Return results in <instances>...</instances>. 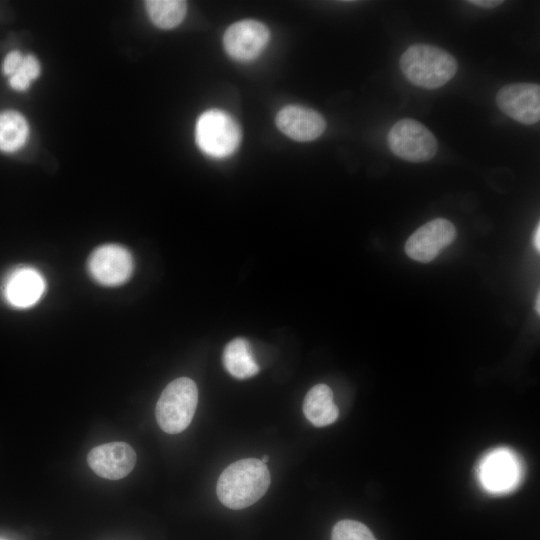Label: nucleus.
<instances>
[{"mask_svg":"<svg viewBox=\"0 0 540 540\" xmlns=\"http://www.w3.org/2000/svg\"><path fill=\"white\" fill-rule=\"evenodd\" d=\"M270 472L265 463L256 458L238 460L220 474L216 493L227 508L240 510L257 502L269 488Z\"/></svg>","mask_w":540,"mask_h":540,"instance_id":"f257e3e1","label":"nucleus"},{"mask_svg":"<svg viewBox=\"0 0 540 540\" xmlns=\"http://www.w3.org/2000/svg\"><path fill=\"white\" fill-rule=\"evenodd\" d=\"M399 65L408 81L425 89L443 86L454 77L458 68L450 53L423 43L408 47L400 57Z\"/></svg>","mask_w":540,"mask_h":540,"instance_id":"f03ea898","label":"nucleus"},{"mask_svg":"<svg viewBox=\"0 0 540 540\" xmlns=\"http://www.w3.org/2000/svg\"><path fill=\"white\" fill-rule=\"evenodd\" d=\"M198 403V389L188 377L171 381L162 391L155 409L159 427L168 434L184 431L191 423Z\"/></svg>","mask_w":540,"mask_h":540,"instance_id":"7ed1b4c3","label":"nucleus"},{"mask_svg":"<svg viewBox=\"0 0 540 540\" xmlns=\"http://www.w3.org/2000/svg\"><path fill=\"white\" fill-rule=\"evenodd\" d=\"M199 148L214 158L231 155L241 140L237 122L227 113L217 109L204 112L197 120L195 130Z\"/></svg>","mask_w":540,"mask_h":540,"instance_id":"20e7f679","label":"nucleus"},{"mask_svg":"<svg viewBox=\"0 0 540 540\" xmlns=\"http://www.w3.org/2000/svg\"><path fill=\"white\" fill-rule=\"evenodd\" d=\"M390 150L399 158L410 162L432 159L438 148L433 133L422 123L404 118L397 121L388 133Z\"/></svg>","mask_w":540,"mask_h":540,"instance_id":"39448f33","label":"nucleus"},{"mask_svg":"<svg viewBox=\"0 0 540 540\" xmlns=\"http://www.w3.org/2000/svg\"><path fill=\"white\" fill-rule=\"evenodd\" d=\"M91 277L104 286H118L132 275L134 260L130 251L120 244H103L93 250L88 258Z\"/></svg>","mask_w":540,"mask_h":540,"instance_id":"423d86ee","label":"nucleus"},{"mask_svg":"<svg viewBox=\"0 0 540 540\" xmlns=\"http://www.w3.org/2000/svg\"><path fill=\"white\" fill-rule=\"evenodd\" d=\"M456 238V228L444 218L433 219L419 227L406 241L405 252L411 259L427 263L435 259Z\"/></svg>","mask_w":540,"mask_h":540,"instance_id":"0eeeda50","label":"nucleus"},{"mask_svg":"<svg viewBox=\"0 0 540 540\" xmlns=\"http://www.w3.org/2000/svg\"><path fill=\"white\" fill-rule=\"evenodd\" d=\"M478 477L489 492H509L520 482L521 465L512 451L500 448L482 459L478 467Z\"/></svg>","mask_w":540,"mask_h":540,"instance_id":"6e6552de","label":"nucleus"},{"mask_svg":"<svg viewBox=\"0 0 540 540\" xmlns=\"http://www.w3.org/2000/svg\"><path fill=\"white\" fill-rule=\"evenodd\" d=\"M498 108L510 118L531 125L540 120V86L514 83L502 87L496 95Z\"/></svg>","mask_w":540,"mask_h":540,"instance_id":"1a4fd4ad","label":"nucleus"},{"mask_svg":"<svg viewBox=\"0 0 540 540\" xmlns=\"http://www.w3.org/2000/svg\"><path fill=\"white\" fill-rule=\"evenodd\" d=\"M45 288V279L37 269L20 265L6 274L1 285V293L11 307L26 309L41 299Z\"/></svg>","mask_w":540,"mask_h":540,"instance_id":"9d476101","label":"nucleus"},{"mask_svg":"<svg viewBox=\"0 0 540 540\" xmlns=\"http://www.w3.org/2000/svg\"><path fill=\"white\" fill-rule=\"evenodd\" d=\"M270 38L268 28L256 20H242L227 28L223 36L225 51L239 61H250L261 54Z\"/></svg>","mask_w":540,"mask_h":540,"instance_id":"9b49d317","label":"nucleus"},{"mask_svg":"<svg viewBox=\"0 0 540 540\" xmlns=\"http://www.w3.org/2000/svg\"><path fill=\"white\" fill-rule=\"evenodd\" d=\"M136 452L126 442H110L94 447L87 455L89 467L100 477L118 480L127 476L136 464Z\"/></svg>","mask_w":540,"mask_h":540,"instance_id":"f8f14e48","label":"nucleus"},{"mask_svg":"<svg viewBox=\"0 0 540 540\" xmlns=\"http://www.w3.org/2000/svg\"><path fill=\"white\" fill-rule=\"evenodd\" d=\"M276 124L281 132L296 141H312L326 128V121L320 113L297 105L282 108L276 116Z\"/></svg>","mask_w":540,"mask_h":540,"instance_id":"ddd939ff","label":"nucleus"},{"mask_svg":"<svg viewBox=\"0 0 540 540\" xmlns=\"http://www.w3.org/2000/svg\"><path fill=\"white\" fill-rule=\"evenodd\" d=\"M303 412L310 423L316 427H324L334 423L339 410L333 401V392L326 384L313 386L303 401Z\"/></svg>","mask_w":540,"mask_h":540,"instance_id":"4468645a","label":"nucleus"},{"mask_svg":"<svg viewBox=\"0 0 540 540\" xmlns=\"http://www.w3.org/2000/svg\"><path fill=\"white\" fill-rule=\"evenodd\" d=\"M222 361L227 372L237 379H247L259 372L250 343L241 337L227 343Z\"/></svg>","mask_w":540,"mask_h":540,"instance_id":"2eb2a0df","label":"nucleus"},{"mask_svg":"<svg viewBox=\"0 0 540 540\" xmlns=\"http://www.w3.org/2000/svg\"><path fill=\"white\" fill-rule=\"evenodd\" d=\"M29 135L26 119L17 111L0 112V150L14 152L20 149Z\"/></svg>","mask_w":540,"mask_h":540,"instance_id":"dca6fc26","label":"nucleus"},{"mask_svg":"<svg viewBox=\"0 0 540 540\" xmlns=\"http://www.w3.org/2000/svg\"><path fill=\"white\" fill-rule=\"evenodd\" d=\"M145 5L150 20L162 29L178 26L187 11V3L181 0H149Z\"/></svg>","mask_w":540,"mask_h":540,"instance_id":"f3484780","label":"nucleus"},{"mask_svg":"<svg viewBox=\"0 0 540 540\" xmlns=\"http://www.w3.org/2000/svg\"><path fill=\"white\" fill-rule=\"evenodd\" d=\"M39 74L40 64L37 58L31 54L25 55L17 71L9 77V84L14 90L24 91Z\"/></svg>","mask_w":540,"mask_h":540,"instance_id":"a211bd4d","label":"nucleus"},{"mask_svg":"<svg viewBox=\"0 0 540 540\" xmlns=\"http://www.w3.org/2000/svg\"><path fill=\"white\" fill-rule=\"evenodd\" d=\"M332 540H377L363 523L345 519L337 522L332 529Z\"/></svg>","mask_w":540,"mask_h":540,"instance_id":"6ab92c4d","label":"nucleus"},{"mask_svg":"<svg viewBox=\"0 0 540 540\" xmlns=\"http://www.w3.org/2000/svg\"><path fill=\"white\" fill-rule=\"evenodd\" d=\"M23 55L19 51H12L6 55L2 64V71L7 76H12L19 68Z\"/></svg>","mask_w":540,"mask_h":540,"instance_id":"aec40b11","label":"nucleus"},{"mask_svg":"<svg viewBox=\"0 0 540 540\" xmlns=\"http://www.w3.org/2000/svg\"><path fill=\"white\" fill-rule=\"evenodd\" d=\"M467 3L481 8H495L503 3L502 0H470Z\"/></svg>","mask_w":540,"mask_h":540,"instance_id":"412c9836","label":"nucleus"},{"mask_svg":"<svg viewBox=\"0 0 540 540\" xmlns=\"http://www.w3.org/2000/svg\"><path fill=\"white\" fill-rule=\"evenodd\" d=\"M532 241H533L534 248L537 251H539L540 250V226H539V224H537V226H536V228L534 230Z\"/></svg>","mask_w":540,"mask_h":540,"instance_id":"4be33fe9","label":"nucleus"},{"mask_svg":"<svg viewBox=\"0 0 540 540\" xmlns=\"http://www.w3.org/2000/svg\"><path fill=\"white\" fill-rule=\"evenodd\" d=\"M535 311L537 314L540 313V294H537L535 299Z\"/></svg>","mask_w":540,"mask_h":540,"instance_id":"5701e85b","label":"nucleus"},{"mask_svg":"<svg viewBox=\"0 0 540 540\" xmlns=\"http://www.w3.org/2000/svg\"><path fill=\"white\" fill-rule=\"evenodd\" d=\"M268 460H269V457H268L267 455H264V456L262 457V459H261V461H262L263 463H265V464L267 463Z\"/></svg>","mask_w":540,"mask_h":540,"instance_id":"b1692460","label":"nucleus"}]
</instances>
